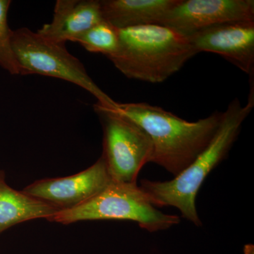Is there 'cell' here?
<instances>
[{
  "label": "cell",
  "instance_id": "5bb4252c",
  "mask_svg": "<svg viewBox=\"0 0 254 254\" xmlns=\"http://www.w3.org/2000/svg\"><path fill=\"white\" fill-rule=\"evenodd\" d=\"M11 1L0 0V66L12 75H20V68L12 46L13 31L8 24Z\"/></svg>",
  "mask_w": 254,
  "mask_h": 254
},
{
  "label": "cell",
  "instance_id": "4fadbf2b",
  "mask_svg": "<svg viewBox=\"0 0 254 254\" xmlns=\"http://www.w3.org/2000/svg\"><path fill=\"white\" fill-rule=\"evenodd\" d=\"M119 41L118 28L103 20L76 37L72 42L79 43L88 51L102 53L108 58L116 53Z\"/></svg>",
  "mask_w": 254,
  "mask_h": 254
},
{
  "label": "cell",
  "instance_id": "7a4b0ae2",
  "mask_svg": "<svg viewBox=\"0 0 254 254\" xmlns=\"http://www.w3.org/2000/svg\"><path fill=\"white\" fill-rule=\"evenodd\" d=\"M254 105L248 103L243 106L237 98L232 100L222 113L221 123L213 139L178 176L166 182L142 180L140 187L152 204L175 207L184 218L200 226L202 222L195 205L197 193L210 172L226 158Z\"/></svg>",
  "mask_w": 254,
  "mask_h": 254
},
{
  "label": "cell",
  "instance_id": "5b68a950",
  "mask_svg": "<svg viewBox=\"0 0 254 254\" xmlns=\"http://www.w3.org/2000/svg\"><path fill=\"white\" fill-rule=\"evenodd\" d=\"M12 46L20 75L40 74L64 80L89 92L102 108L115 109L118 103L95 84L83 64L68 53L65 45L49 41L28 28H21L13 31Z\"/></svg>",
  "mask_w": 254,
  "mask_h": 254
},
{
  "label": "cell",
  "instance_id": "9c48e42d",
  "mask_svg": "<svg viewBox=\"0 0 254 254\" xmlns=\"http://www.w3.org/2000/svg\"><path fill=\"white\" fill-rule=\"evenodd\" d=\"M188 38L197 53H216L254 78V21L220 23Z\"/></svg>",
  "mask_w": 254,
  "mask_h": 254
},
{
  "label": "cell",
  "instance_id": "6da1fadb",
  "mask_svg": "<svg viewBox=\"0 0 254 254\" xmlns=\"http://www.w3.org/2000/svg\"><path fill=\"white\" fill-rule=\"evenodd\" d=\"M109 110L131 120L148 133L153 146L150 163L174 177L186 170L208 146L222 117V113L215 112L198 121L189 122L145 103H118L115 109Z\"/></svg>",
  "mask_w": 254,
  "mask_h": 254
},
{
  "label": "cell",
  "instance_id": "30bf717a",
  "mask_svg": "<svg viewBox=\"0 0 254 254\" xmlns=\"http://www.w3.org/2000/svg\"><path fill=\"white\" fill-rule=\"evenodd\" d=\"M103 20L100 1L58 0L51 22L37 32L49 41L65 45Z\"/></svg>",
  "mask_w": 254,
  "mask_h": 254
},
{
  "label": "cell",
  "instance_id": "9a60e30c",
  "mask_svg": "<svg viewBox=\"0 0 254 254\" xmlns=\"http://www.w3.org/2000/svg\"><path fill=\"white\" fill-rule=\"evenodd\" d=\"M245 254H254V246L251 245L245 246Z\"/></svg>",
  "mask_w": 254,
  "mask_h": 254
},
{
  "label": "cell",
  "instance_id": "ba28073f",
  "mask_svg": "<svg viewBox=\"0 0 254 254\" xmlns=\"http://www.w3.org/2000/svg\"><path fill=\"white\" fill-rule=\"evenodd\" d=\"M254 21V0H180L159 25L189 37L220 23Z\"/></svg>",
  "mask_w": 254,
  "mask_h": 254
},
{
  "label": "cell",
  "instance_id": "3957f363",
  "mask_svg": "<svg viewBox=\"0 0 254 254\" xmlns=\"http://www.w3.org/2000/svg\"><path fill=\"white\" fill-rule=\"evenodd\" d=\"M118 30V49L108 58L131 79L163 83L198 54L188 37L163 25Z\"/></svg>",
  "mask_w": 254,
  "mask_h": 254
},
{
  "label": "cell",
  "instance_id": "277c9868",
  "mask_svg": "<svg viewBox=\"0 0 254 254\" xmlns=\"http://www.w3.org/2000/svg\"><path fill=\"white\" fill-rule=\"evenodd\" d=\"M100 220H131L150 232L168 230L180 222V217L157 209L136 183L113 181L86 203L70 210H61L49 220L68 225Z\"/></svg>",
  "mask_w": 254,
  "mask_h": 254
},
{
  "label": "cell",
  "instance_id": "7c38bea8",
  "mask_svg": "<svg viewBox=\"0 0 254 254\" xmlns=\"http://www.w3.org/2000/svg\"><path fill=\"white\" fill-rule=\"evenodd\" d=\"M59 209L22 191L11 188L0 171V233L16 224L46 218L49 220Z\"/></svg>",
  "mask_w": 254,
  "mask_h": 254
},
{
  "label": "cell",
  "instance_id": "52a82bcc",
  "mask_svg": "<svg viewBox=\"0 0 254 254\" xmlns=\"http://www.w3.org/2000/svg\"><path fill=\"white\" fill-rule=\"evenodd\" d=\"M112 182L103 156L83 171L60 178L45 179L21 190L61 210L86 203Z\"/></svg>",
  "mask_w": 254,
  "mask_h": 254
},
{
  "label": "cell",
  "instance_id": "8992f818",
  "mask_svg": "<svg viewBox=\"0 0 254 254\" xmlns=\"http://www.w3.org/2000/svg\"><path fill=\"white\" fill-rule=\"evenodd\" d=\"M95 110L101 117L103 152L112 181L136 183L138 174L150 163L153 142L141 127L128 119L105 109L98 104Z\"/></svg>",
  "mask_w": 254,
  "mask_h": 254
},
{
  "label": "cell",
  "instance_id": "8fae6325",
  "mask_svg": "<svg viewBox=\"0 0 254 254\" xmlns=\"http://www.w3.org/2000/svg\"><path fill=\"white\" fill-rule=\"evenodd\" d=\"M180 0H103V19L118 29L160 24Z\"/></svg>",
  "mask_w": 254,
  "mask_h": 254
}]
</instances>
